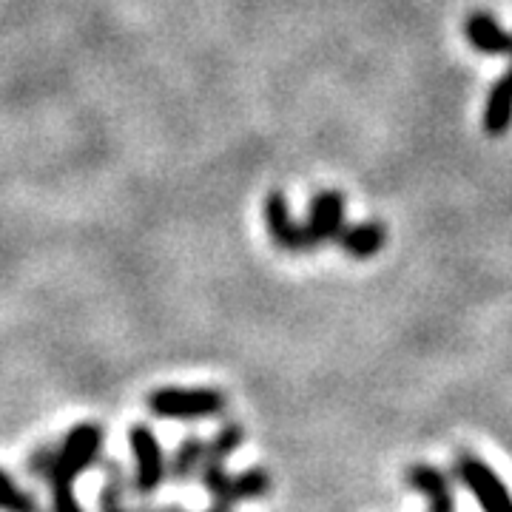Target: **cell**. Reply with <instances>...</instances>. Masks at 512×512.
I'll return each instance as SVG.
<instances>
[{"mask_svg":"<svg viewBox=\"0 0 512 512\" xmlns=\"http://www.w3.org/2000/svg\"><path fill=\"white\" fill-rule=\"evenodd\" d=\"M103 441L106 433L97 421H83L66 430V436L57 441L55 464L43 484H49V512H86L77 501L74 484L83 473L94 470L103 461Z\"/></svg>","mask_w":512,"mask_h":512,"instance_id":"1","label":"cell"},{"mask_svg":"<svg viewBox=\"0 0 512 512\" xmlns=\"http://www.w3.org/2000/svg\"><path fill=\"white\" fill-rule=\"evenodd\" d=\"M146 410L165 421L220 419L228 410V396L217 387H157L146 396Z\"/></svg>","mask_w":512,"mask_h":512,"instance_id":"2","label":"cell"},{"mask_svg":"<svg viewBox=\"0 0 512 512\" xmlns=\"http://www.w3.org/2000/svg\"><path fill=\"white\" fill-rule=\"evenodd\" d=\"M128 450H131V493L137 498H151L168 478V456L163 444L148 424H131Z\"/></svg>","mask_w":512,"mask_h":512,"instance_id":"3","label":"cell"},{"mask_svg":"<svg viewBox=\"0 0 512 512\" xmlns=\"http://www.w3.org/2000/svg\"><path fill=\"white\" fill-rule=\"evenodd\" d=\"M197 481L205 487V493L214 498V504H225V507L265 498L274 487L268 470L262 467H248L242 473H228V467H202Z\"/></svg>","mask_w":512,"mask_h":512,"instance_id":"4","label":"cell"},{"mask_svg":"<svg viewBox=\"0 0 512 512\" xmlns=\"http://www.w3.org/2000/svg\"><path fill=\"white\" fill-rule=\"evenodd\" d=\"M456 478L481 512H512V490L484 458L461 453L456 458Z\"/></svg>","mask_w":512,"mask_h":512,"instance_id":"5","label":"cell"},{"mask_svg":"<svg viewBox=\"0 0 512 512\" xmlns=\"http://www.w3.org/2000/svg\"><path fill=\"white\" fill-rule=\"evenodd\" d=\"M348 222V197L336 188H325L319 194H313L308 202V217H305V234L311 248L336 242L339 231Z\"/></svg>","mask_w":512,"mask_h":512,"instance_id":"6","label":"cell"},{"mask_svg":"<svg viewBox=\"0 0 512 512\" xmlns=\"http://www.w3.org/2000/svg\"><path fill=\"white\" fill-rule=\"evenodd\" d=\"M262 217H265V228L268 237L274 239V245H279L288 254H311V242L305 234V225L293 220L291 202L285 197V191H268L265 205H262Z\"/></svg>","mask_w":512,"mask_h":512,"instance_id":"7","label":"cell"},{"mask_svg":"<svg viewBox=\"0 0 512 512\" xmlns=\"http://www.w3.org/2000/svg\"><path fill=\"white\" fill-rule=\"evenodd\" d=\"M407 484L427 501V512H456V495L450 478L433 464L407 467Z\"/></svg>","mask_w":512,"mask_h":512,"instance_id":"8","label":"cell"},{"mask_svg":"<svg viewBox=\"0 0 512 512\" xmlns=\"http://www.w3.org/2000/svg\"><path fill=\"white\" fill-rule=\"evenodd\" d=\"M339 248L342 254L350 259H373L382 254V248L387 245V228L379 220H362V222H345V228L339 231Z\"/></svg>","mask_w":512,"mask_h":512,"instance_id":"9","label":"cell"},{"mask_svg":"<svg viewBox=\"0 0 512 512\" xmlns=\"http://www.w3.org/2000/svg\"><path fill=\"white\" fill-rule=\"evenodd\" d=\"M464 35L481 55L512 57V32L501 29V23L487 12H473L464 23Z\"/></svg>","mask_w":512,"mask_h":512,"instance_id":"10","label":"cell"},{"mask_svg":"<svg viewBox=\"0 0 512 512\" xmlns=\"http://www.w3.org/2000/svg\"><path fill=\"white\" fill-rule=\"evenodd\" d=\"M484 131L490 137H504L512 126V66L493 83L484 103Z\"/></svg>","mask_w":512,"mask_h":512,"instance_id":"11","label":"cell"},{"mask_svg":"<svg viewBox=\"0 0 512 512\" xmlns=\"http://www.w3.org/2000/svg\"><path fill=\"white\" fill-rule=\"evenodd\" d=\"M202 458H205V439L202 436H185L174 447V453L168 456V478L165 481H171L177 487H185V484L197 481Z\"/></svg>","mask_w":512,"mask_h":512,"instance_id":"12","label":"cell"},{"mask_svg":"<svg viewBox=\"0 0 512 512\" xmlns=\"http://www.w3.org/2000/svg\"><path fill=\"white\" fill-rule=\"evenodd\" d=\"M103 490H100V512H134L128 507V490H131V476L117 458H103Z\"/></svg>","mask_w":512,"mask_h":512,"instance_id":"13","label":"cell"},{"mask_svg":"<svg viewBox=\"0 0 512 512\" xmlns=\"http://www.w3.org/2000/svg\"><path fill=\"white\" fill-rule=\"evenodd\" d=\"M242 444H245V427H242L239 421H222L220 430H217L211 439H205V458H202V467H225L228 458L234 456Z\"/></svg>","mask_w":512,"mask_h":512,"instance_id":"14","label":"cell"},{"mask_svg":"<svg viewBox=\"0 0 512 512\" xmlns=\"http://www.w3.org/2000/svg\"><path fill=\"white\" fill-rule=\"evenodd\" d=\"M0 512H46L35 493L23 490L6 470H0Z\"/></svg>","mask_w":512,"mask_h":512,"instance_id":"15","label":"cell"},{"mask_svg":"<svg viewBox=\"0 0 512 512\" xmlns=\"http://www.w3.org/2000/svg\"><path fill=\"white\" fill-rule=\"evenodd\" d=\"M55 453H57V441H43L37 444L35 450L26 456V476L35 478V481H46V476L52 473V464H55Z\"/></svg>","mask_w":512,"mask_h":512,"instance_id":"16","label":"cell"},{"mask_svg":"<svg viewBox=\"0 0 512 512\" xmlns=\"http://www.w3.org/2000/svg\"><path fill=\"white\" fill-rule=\"evenodd\" d=\"M163 512H185L183 507H174V504H168V507H163ZM205 512H234V507H225V504H214L211 510Z\"/></svg>","mask_w":512,"mask_h":512,"instance_id":"17","label":"cell"},{"mask_svg":"<svg viewBox=\"0 0 512 512\" xmlns=\"http://www.w3.org/2000/svg\"><path fill=\"white\" fill-rule=\"evenodd\" d=\"M134 512H163V507H151L148 501H140V504L134 507Z\"/></svg>","mask_w":512,"mask_h":512,"instance_id":"18","label":"cell"}]
</instances>
